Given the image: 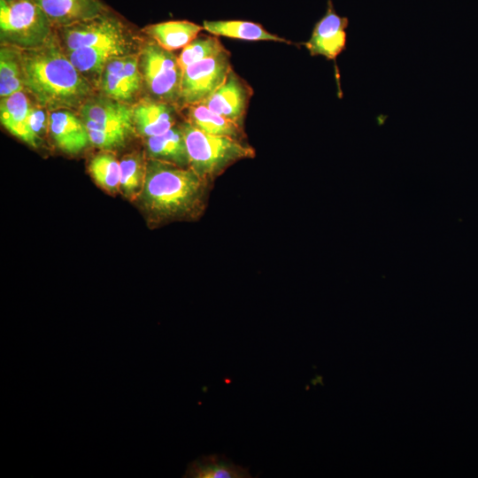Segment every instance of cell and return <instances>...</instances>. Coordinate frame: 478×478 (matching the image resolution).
Returning <instances> with one entry per match:
<instances>
[{
	"label": "cell",
	"instance_id": "44dd1931",
	"mask_svg": "<svg viewBox=\"0 0 478 478\" xmlns=\"http://www.w3.org/2000/svg\"><path fill=\"white\" fill-rule=\"evenodd\" d=\"M185 478H251L249 468L235 465L224 455H205L188 465Z\"/></svg>",
	"mask_w": 478,
	"mask_h": 478
},
{
	"label": "cell",
	"instance_id": "d6986e66",
	"mask_svg": "<svg viewBox=\"0 0 478 478\" xmlns=\"http://www.w3.org/2000/svg\"><path fill=\"white\" fill-rule=\"evenodd\" d=\"M203 26L188 20H170L152 24L144 28V33L163 48L173 51L183 49L199 33Z\"/></svg>",
	"mask_w": 478,
	"mask_h": 478
},
{
	"label": "cell",
	"instance_id": "7a4b0ae2",
	"mask_svg": "<svg viewBox=\"0 0 478 478\" xmlns=\"http://www.w3.org/2000/svg\"><path fill=\"white\" fill-rule=\"evenodd\" d=\"M24 89L47 110L74 109L92 96L93 88L54 39L22 50Z\"/></svg>",
	"mask_w": 478,
	"mask_h": 478
},
{
	"label": "cell",
	"instance_id": "8992f818",
	"mask_svg": "<svg viewBox=\"0 0 478 478\" xmlns=\"http://www.w3.org/2000/svg\"><path fill=\"white\" fill-rule=\"evenodd\" d=\"M228 50L182 69L177 106L180 110L204 103L225 81L232 68Z\"/></svg>",
	"mask_w": 478,
	"mask_h": 478
},
{
	"label": "cell",
	"instance_id": "cb8c5ba5",
	"mask_svg": "<svg viewBox=\"0 0 478 478\" xmlns=\"http://www.w3.org/2000/svg\"><path fill=\"white\" fill-rule=\"evenodd\" d=\"M227 50L218 36L197 35L186 45L178 56V63L181 69L198 61L215 57Z\"/></svg>",
	"mask_w": 478,
	"mask_h": 478
},
{
	"label": "cell",
	"instance_id": "ac0fdd59",
	"mask_svg": "<svg viewBox=\"0 0 478 478\" xmlns=\"http://www.w3.org/2000/svg\"><path fill=\"white\" fill-rule=\"evenodd\" d=\"M186 120L199 130L213 135L245 140L243 126L215 112L204 104L187 106Z\"/></svg>",
	"mask_w": 478,
	"mask_h": 478
},
{
	"label": "cell",
	"instance_id": "5b68a950",
	"mask_svg": "<svg viewBox=\"0 0 478 478\" xmlns=\"http://www.w3.org/2000/svg\"><path fill=\"white\" fill-rule=\"evenodd\" d=\"M138 56L150 97L177 105L182 74L178 56L152 39L142 46Z\"/></svg>",
	"mask_w": 478,
	"mask_h": 478
},
{
	"label": "cell",
	"instance_id": "7c38bea8",
	"mask_svg": "<svg viewBox=\"0 0 478 478\" xmlns=\"http://www.w3.org/2000/svg\"><path fill=\"white\" fill-rule=\"evenodd\" d=\"M32 105L23 90L1 98L0 120L4 127L28 145L36 148L40 137L31 126Z\"/></svg>",
	"mask_w": 478,
	"mask_h": 478
},
{
	"label": "cell",
	"instance_id": "4316f807",
	"mask_svg": "<svg viewBox=\"0 0 478 478\" xmlns=\"http://www.w3.org/2000/svg\"><path fill=\"white\" fill-rule=\"evenodd\" d=\"M7 1H9V0H7Z\"/></svg>",
	"mask_w": 478,
	"mask_h": 478
},
{
	"label": "cell",
	"instance_id": "30bf717a",
	"mask_svg": "<svg viewBox=\"0 0 478 478\" xmlns=\"http://www.w3.org/2000/svg\"><path fill=\"white\" fill-rule=\"evenodd\" d=\"M132 108L134 127L144 139L163 134L179 123L180 109L173 104L148 96L142 98Z\"/></svg>",
	"mask_w": 478,
	"mask_h": 478
},
{
	"label": "cell",
	"instance_id": "7402d4cb",
	"mask_svg": "<svg viewBox=\"0 0 478 478\" xmlns=\"http://www.w3.org/2000/svg\"><path fill=\"white\" fill-rule=\"evenodd\" d=\"M24 89L22 50L1 44L0 96H8Z\"/></svg>",
	"mask_w": 478,
	"mask_h": 478
},
{
	"label": "cell",
	"instance_id": "9a60e30c",
	"mask_svg": "<svg viewBox=\"0 0 478 478\" xmlns=\"http://www.w3.org/2000/svg\"><path fill=\"white\" fill-rule=\"evenodd\" d=\"M80 112L83 121L135 128L132 106L104 95L90 96L81 106Z\"/></svg>",
	"mask_w": 478,
	"mask_h": 478
},
{
	"label": "cell",
	"instance_id": "4fadbf2b",
	"mask_svg": "<svg viewBox=\"0 0 478 478\" xmlns=\"http://www.w3.org/2000/svg\"><path fill=\"white\" fill-rule=\"evenodd\" d=\"M54 27H63L106 12L100 0H33Z\"/></svg>",
	"mask_w": 478,
	"mask_h": 478
},
{
	"label": "cell",
	"instance_id": "6da1fadb",
	"mask_svg": "<svg viewBox=\"0 0 478 478\" xmlns=\"http://www.w3.org/2000/svg\"><path fill=\"white\" fill-rule=\"evenodd\" d=\"M210 182L190 167L148 158L137 197L149 220L160 225L199 218L206 205Z\"/></svg>",
	"mask_w": 478,
	"mask_h": 478
},
{
	"label": "cell",
	"instance_id": "ba28073f",
	"mask_svg": "<svg viewBox=\"0 0 478 478\" xmlns=\"http://www.w3.org/2000/svg\"><path fill=\"white\" fill-rule=\"evenodd\" d=\"M348 24V19L339 16L328 1L326 13L315 23L309 40L304 43L305 47L312 56H322L335 61L346 48Z\"/></svg>",
	"mask_w": 478,
	"mask_h": 478
},
{
	"label": "cell",
	"instance_id": "52a82bcc",
	"mask_svg": "<svg viewBox=\"0 0 478 478\" xmlns=\"http://www.w3.org/2000/svg\"><path fill=\"white\" fill-rule=\"evenodd\" d=\"M60 32L66 51L82 47L132 43L124 25L107 11L95 18L60 27Z\"/></svg>",
	"mask_w": 478,
	"mask_h": 478
},
{
	"label": "cell",
	"instance_id": "3957f363",
	"mask_svg": "<svg viewBox=\"0 0 478 478\" xmlns=\"http://www.w3.org/2000/svg\"><path fill=\"white\" fill-rule=\"evenodd\" d=\"M189 167L212 182L233 164L255 157V150L245 140L206 134L184 120L181 122Z\"/></svg>",
	"mask_w": 478,
	"mask_h": 478
},
{
	"label": "cell",
	"instance_id": "603a6c76",
	"mask_svg": "<svg viewBox=\"0 0 478 478\" xmlns=\"http://www.w3.org/2000/svg\"><path fill=\"white\" fill-rule=\"evenodd\" d=\"M89 171L95 182L111 194L120 191V164L114 156L101 153L89 162Z\"/></svg>",
	"mask_w": 478,
	"mask_h": 478
},
{
	"label": "cell",
	"instance_id": "5bb4252c",
	"mask_svg": "<svg viewBox=\"0 0 478 478\" xmlns=\"http://www.w3.org/2000/svg\"><path fill=\"white\" fill-rule=\"evenodd\" d=\"M143 84L139 67V56L130 54L122 70L119 72L103 71L100 75L102 94L126 103L131 101L141 90Z\"/></svg>",
	"mask_w": 478,
	"mask_h": 478
},
{
	"label": "cell",
	"instance_id": "d4e9b609",
	"mask_svg": "<svg viewBox=\"0 0 478 478\" xmlns=\"http://www.w3.org/2000/svg\"><path fill=\"white\" fill-rule=\"evenodd\" d=\"M120 164V190L127 197H137L144 181L146 161L141 154H129L125 156Z\"/></svg>",
	"mask_w": 478,
	"mask_h": 478
},
{
	"label": "cell",
	"instance_id": "9c48e42d",
	"mask_svg": "<svg viewBox=\"0 0 478 478\" xmlns=\"http://www.w3.org/2000/svg\"><path fill=\"white\" fill-rule=\"evenodd\" d=\"M252 95V88L231 68L222 84L203 104L243 126Z\"/></svg>",
	"mask_w": 478,
	"mask_h": 478
},
{
	"label": "cell",
	"instance_id": "e0dca14e",
	"mask_svg": "<svg viewBox=\"0 0 478 478\" xmlns=\"http://www.w3.org/2000/svg\"><path fill=\"white\" fill-rule=\"evenodd\" d=\"M132 48V43H116L82 47L66 52L74 66L87 77L88 74L101 75L111 59L131 54Z\"/></svg>",
	"mask_w": 478,
	"mask_h": 478
},
{
	"label": "cell",
	"instance_id": "277c9868",
	"mask_svg": "<svg viewBox=\"0 0 478 478\" xmlns=\"http://www.w3.org/2000/svg\"><path fill=\"white\" fill-rule=\"evenodd\" d=\"M54 26L33 0H0L1 43L32 50L47 43Z\"/></svg>",
	"mask_w": 478,
	"mask_h": 478
},
{
	"label": "cell",
	"instance_id": "484cf974",
	"mask_svg": "<svg viewBox=\"0 0 478 478\" xmlns=\"http://www.w3.org/2000/svg\"><path fill=\"white\" fill-rule=\"evenodd\" d=\"M89 131L90 143L104 150H112L125 145L134 128L124 126H102L84 121Z\"/></svg>",
	"mask_w": 478,
	"mask_h": 478
},
{
	"label": "cell",
	"instance_id": "8fae6325",
	"mask_svg": "<svg viewBox=\"0 0 478 478\" xmlns=\"http://www.w3.org/2000/svg\"><path fill=\"white\" fill-rule=\"evenodd\" d=\"M48 127L56 145L65 153L77 154L90 143L84 121L70 109L50 111Z\"/></svg>",
	"mask_w": 478,
	"mask_h": 478
},
{
	"label": "cell",
	"instance_id": "2e32d148",
	"mask_svg": "<svg viewBox=\"0 0 478 478\" xmlns=\"http://www.w3.org/2000/svg\"><path fill=\"white\" fill-rule=\"evenodd\" d=\"M145 153L150 159L189 167V153L181 122L163 134L145 138Z\"/></svg>",
	"mask_w": 478,
	"mask_h": 478
},
{
	"label": "cell",
	"instance_id": "ffe728a7",
	"mask_svg": "<svg viewBox=\"0 0 478 478\" xmlns=\"http://www.w3.org/2000/svg\"><path fill=\"white\" fill-rule=\"evenodd\" d=\"M204 30L216 36L245 40L272 41L292 44L285 38L266 31L260 24L246 20H204Z\"/></svg>",
	"mask_w": 478,
	"mask_h": 478
}]
</instances>
